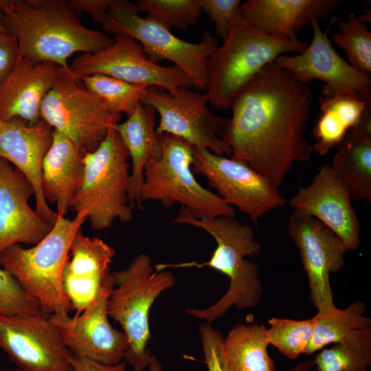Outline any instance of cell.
<instances>
[{
  "instance_id": "cell-33",
  "label": "cell",
  "mask_w": 371,
  "mask_h": 371,
  "mask_svg": "<svg viewBox=\"0 0 371 371\" xmlns=\"http://www.w3.org/2000/svg\"><path fill=\"white\" fill-rule=\"evenodd\" d=\"M267 329L269 344L276 347L286 357L295 359L306 349L312 337L314 318L294 320L271 317Z\"/></svg>"
},
{
  "instance_id": "cell-34",
  "label": "cell",
  "mask_w": 371,
  "mask_h": 371,
  "mask_svg": "<svg viewBox=\"0 0 371 371\" xmlns=\"http://www.w3.org/2000/svg\"><path fill=\"white\" fill-rule=\"evenodd\" d=\"M138 12L172 27L186 31L197 24L201 9L199 0H139L134 3Z\"/></svg>"
},
{
  "instance_id": "cell-8",
  "label": "cell",
  "mask_w": 371,
  "mask_h": 371,
  "mask_svg": "<svg viewBox=\"0 0 371 371\" xmlns=\"http://www.w3.org/2000/svg\"><path fill=\"white\" fill-rule=\"evenodd\" d=\"M161 155L144 168L142 203L157 201L166 207L178 203L196 218L235 216L234 208L203 187L192 172L193 146L177 136L159 135Z\"/></svg>"
},
{
  "instance_id": "cell-21",
  "label": "cell",
  "mask_w": 371,
  "mask_h": 371,
  "mask_svg": "<svg viewBox=\"0 0 371 371\" xmlns=\"http://www.w3.org/2000/svg\"><path fill=\"white\" fill-rule=\"evenodd\" d=\"M115 251L102 239L89 237L80 229L70 246L62 273V286L75 314L96 297L110 272Z\"/></svg>"
},
{
  "instance_id": "cell-30",
  "label": "cell",
  "mask_w": 371,
  "mask_h": 371,
  "mask_svg": "<svg viewBox=\"0 0 371 371\" xmlns=\"http://www.w3.org/2000/svg\"><path fill=\"white\" fill-rule=\"evenodd\" d=\"M318 371H352L371 366V328L355 330L313 361Z\"/></svg>"
},
{
  "instance_id": "cell-43",
  "label": "cell",
  "mask_w": 371,
  "mask_h": 371,
  "mask_svg": "<svg viewBox=\"0 0 371 371\" xmlns=\"http://www.w3.org/2000/svg\"><path fill=\"white\" fill-rule=\"evenodd\" d=\"M10 0H0V7L3 8L9 3Z\"/></svg>"
},
{
  "instance_id": "cell-5",
  "label": "cell",
  "mask_w": 371,
  "mask_h": 371,
  "mask_svg": "<svg viewBox=\"0 0 371 371\" xmlns=\"http://www.w3.org/2000/svg\"><path fill=\"white\" fill-rule=\"evenodd\" d=\"M87 220L83 212L74 219L58 216L51 231L37 244L13 245L0 254V267L10 272L39 303L43 313L66 315L72 309L62 286V273L76 234Z\"/></svg>"
},
{
  "instance_id": "cell-3",
  "label": "cell",
  "mask_w": 371,
  "mask_h": 371,
  "mask_svg": "<svg viewBox=\"0 0 371 371\" xmlns=\"http://www.w3.org/2000/svg\"><path fill=\"white\" fill-rule=\"evenodd\" d=\"M170 224H187L204 230L215 240L216 247L207 261L161 263L155 265V270L208 267L225 275L229 281L226 293L218 302L202 309L187 308L188 315L212 324L232 306L242 310L257 305L264 291L259 269L256 264L245 258L258 255L260 245L249 225L227 216L196 218L183 207Z\"/></svg>"
},
{
  "instance_id": "cell-1",
  "label": "cell",
  "mask_w": 371,
  "mask_h": 371,
  "mask_svg": "<svg viewBox=\"0 0 371 371\" xmlns=\"http://www.w3.org/2000/svg\"><path fill=\"white\" fill-rule=\"evenodd\" d=\"M313 99L308 84L274 63L266 65L230 106L222 139L231 158L279 188L294 165L313 152L305 135Z\"/></svg>"
},
{
  "instance_id": "cell-40",
  "label": "cell",
  "mask_w": 371,
  "mask_h": 371,
  "mask_svg": "<svg viewBox=\"0 0 371 371\" xmlns=\"http://www.w3.org/2000/svg\"><path fill=\"white\" fill-rule=\"evenodd\" d=\"M70 362L73 371H126L125 361L117 365H104L71 355Z\"/></svg>"
},
{
  "instance_id": "cell-29",
  "label": "cell",
  "mask_w": 371,
  "mask_h": 371,
  "mask_svg": "<svg viewBox=\"0 0 371 371\" xmlns=\"http://www.w3.org/2000/svg\"><path fill=\"white\" fill-rule=\"evenodd\" d=\"M365 309L363 302L355 301L345 309L336 308L330 314H316L312 337L304 354L311 355L330 344H337L355 330L370 328L371 319L363 315Z\"/></svg>"
},
{
  "instance_id": "cell-2",
  "label": "cell",
  "mask_w": 371,
  "mask_h": 371,
  "mask_svg": "<svg viewBox=\"0 0 371 371\" xmlns=\"http://www.w3.org/2000/svg\"><path fill=\"white\" fill-rule=\"evenodd\" d=\"M1 10L20 55L32 62L71 70L67 59L72 54L96 53L113 42L104 32L84 25L69 0H10Z\"/></svg>"
},
{
  "instance_id": "cell-10",
  "label": "cell",
  "mask_w": 371,
  "mask_h": 371,
  "mask_svg": "<svg viewBox=\"0 0 371 371\" xmlns=\"http://www.w3.org/2000/svg\"><path fill=\"white\" fill-rule=\"evenodd\" d=\"M71 69L57 66L53 85L41 108V118L70 139L84 154L95 150L121 115L78 85Z\"/></svg>"
},
{
  "instance_id": "cell-15",
  "label": "cell",
  "mask_w": 371,
  "mask_h": 371,
  "mask_svg": "<svg viewBox=\"0 0 371 371\" xmlns=\"http://www.w3.org/2000/svg\"><path fill=\"white\" fill-rule=\"evenodd\" d=\"M288 232L299 249L317 314L332 313L337 307L333 302L330 274L344 267L348 249L329 227L297 210L289 216Z\"/></svg>"
},
{
  "instance_id": "cell-28",
  "label": "cell",
  "mask_w": 371,
  "mask_h": 371,
  "mask_svg": "<svg viewBox=\"0 0 371 371\" xmlns=\"http://www.w3.org/2000/svg\"><path fill=\"white\" fill-rule=\"evenodd\" d=\"M267 327L262 324H238L223 341L229 371H276L269 355Z\"/></svg>"
},
{
  "instance_id": "cell-37",
  "label": "cell",
  "mask_w": 371,
  "mask_h": 371,
  "mask_svg": "<svg viewBox=\"0 0 371 371\" xmlns=\"http://www.w3.org/2000/svg\"><path fill=\"white\" fill-rule=\"evenodd\" d=\"M205 363L207 371H229L223 352V335L207 323L201 324L199 328Z\"/></svg>"
},
{
  "instance_id": "cell-17",
  "label": "cell",
  "mask_w": 371,
  "mask_h": 371,
  "mask_svg": "<svg viewBox=\"0 0 371 371\" xmlns=\"http://www.w3.org/2000/svg\"><path fill=\"white\" fill-rule=\"evenodd\" d=\"M336 20L333 18L324 32L319 21L313 19L310 21L313 38L307 48L295 56L281 55L273 63L306 84L317 79L338 91L371 95L370 75L358 71L341 58L328 38Z\"/></svg>"
},
{
  "instance_id": "cell-6",
  "label": "cell",
  "mask_w": 371,
  "mask_h": 371,
  "mask_svg": "<svg viewBox=\"0 0 371 371\" xmlns=\"http://www.w3.org/2000/svg\"><path fill=\"white\" fill-rule=\"evenodd\" d=\"M129 155L114 128L98 147L83 154V177L71 210L86 214L92 229L111 227L115 221L127 223L133 217L128 194L131 172Z\"/></svg>"
},
{
  "instance_id": "cell-12",
  "label": "cell",
  "mask_w": 371,
  "mask_h": 371,
  "mask_svg": "<svg viewBox=\"0 0 371 371\" xmlns=\"http://www.w3.org/2000/svg\"><path fill=\"white\" fill-rule=\"evenodd\" d=\"M192 168L194 174L205 177L222 199L248 216L256 225L286 203L278 187L243 161L193 147Z\"/></svg>"
},
{
  "instance_id": "cell-32",
  "label": "cell",
  "mask_w": 371,
  "mask_h": 371,
  "mask_svg": "<svg viewBox=\"0 0 371 371\" xmlns=\"http://www.w3.org/2000/svg\"><path fill=\"white\" fill-rule=\"evenodd\" d=\"M339 31L332 36L341 48L348 63L358 71L371 74V32L365 23L354 14L337 23Z\"/></svg>"
},
{
  "instance_id": "cell-31",
  "label": "cell",
  "mask_w": 371,
  "mask_h": 371,
  "mask_svg": "<svg viewBox=\"0 0 371 371\" xmlns=\"http://www.w3.org/2000/svg\"><path fill=\"white\" fill-rule=\"evenodd\" d=\"M84 87L98 96L113 113L128 117L144 95L147 87L103 74L81 76Z\"/></svg>"
},
{
  "instance_id": "cell-35",
  "label": "cell",
  "mask_w": 371,
  "mask_h": 371,
  "mask_svg": "<svg viewBox=\"0 0 371 371\" xmlns=\"http://www.w3.org/2000/svg\"><path fill=\"white\" fill-rule=\"evenodd\" d=\"M0 314L45 315L38 301L24 289L10 272L1 267H0Z\"/></svg>"
},
{
  "instance_id": "cell-20",
  "label": "cell",
  "mask_w": 371,
  "mask_h": 371,
  "mask_svg": "<svg viewBox=\"0 0 371 371\" xmlns=\"http://www.w3.org/2000/svg\"><path fill=\"white\" fill-rule=\"evenodd\" d=\"M32 184L0 157V254L15 244L34 245L52 229L29 205Z\"/></svg>"
},
{
  "instance_id": "cell-4",
  "label": "cell",
  "mask_w": 371,
  "mask_h": 371,
  "mask_svg": "<svg viewBox=\"0 0 371 371\" xmlns=\"http://www.w3.org/2000/svg\"><path fill=\"white\" fill-rule=\"evenodd\" d=\"M308 44L270 36L236 14L223 44L209 56L206 93L209 105L227 109L253 78L268 64L286 52L301 53Z\"/></svg>"
},
{
  "instance_id": "cell-23",
  "label": "cell",
  "mask_w": 371,
  "mask_h": 371,
  "mask_svg": "<svg viewBox=\"0 0 371 371\" xmlns=\"http://www.w3.org/2000/svg\"><path fill=\"white\" fill-rule=\"evenodd\" d=\"M340 0H248L240 6L243 17L263 33L297 41L296 33L313 19L326 18Z\"/></svg>"
},
{
  "instance_id": "cell-18",
  "label": "cell",
  "mask_w": 371,
  "mask_h": 371,
  "mask_svg": "<svg viewBox=\"0 0 371 371\" xmlns=\"http://www.w3.org/2000/svg\"><path fill=\"white\" fill-rule=\"evenodd\" d=\"M351 201L348 188L330 166L324 165L308 186L297 188L289 205L329 227L348 251H356L360 246L361 225Z\"/></svg>"
},
{
  "instance_id": "cell-36",
  "label": "cell",
  "mask_w": 371,
  "mask_h": 371,
  "mask_svg": "<svg viewBox=\"0 0 371 371\" xmlns=\"http://www.w3.org/2000/svg\"><path fill=\"white\" fill-rule=\"evenodd\" d=\"M201 9L215 24V34L224 40L241 5L240 0H199Z\"/></svg>"
},
{
  "instance_id": "cell-7",
  "label": "cell",
  "mask_w": 371,
  "mask_h": 371,
  "mask_svg": "<svg viewBox=\"0 0 371 371\" xmlns=\"http://www.w3.org/2000/svg\"><path fill=\"white\" fill-rule=\"evenodd\" d=\"M115 284L107 302V311L121 326L128 341L124 361L134 371L148 368L152 355L149 312L155 300L173 287L176 278L166 270L157 271L146 254L135 256L125 269L115 271Z\"/></svg>"
},
{
  "instance_id": "cell-22",
  "label": "cell",
  "mask_w": 371,
  "mask_h": 371,
  "mask_svg": "<svg viewBox=\"0 0 371 371\" xmlns=\"http://www.w3.org/2000/svg\"><path fill=\"white\" fill-rule=\"evenodd\" d=\"M57 65L32 62L20 55L0 86V119H21L29 125L41 118L42 102L52 87Z\"/></svg>"
},
{
  "instance_id": "cell-9",
  "label": "cell",
  "mask_w": 371,
  "mask_h": 371,
  "mask_svg": "<svg viewBox=\"0 0 371 371\" xmlns=\"http://www.w3.org/2000/svg\"><path fill=\"white\" fill-rule=\"evenodd\" d=\"M100 24L105 32L135 39L153 63L172 62L189 78L193 88L206 92L207 61L219 45L218 40L209 31L198 43L186 41L159 22L140 16L134 3L127 0H112Z\"/></svg>"
},
{
  "instance_id": "cell-25",
  "label": "cell",
  "mask_w": 371,
  "mask_h": 371,
  "mask_svg": "<svg viewBox=\"0 0 371 371\" xmlns=\"http://www.w3.org/2000/svg\"><path fill=\"white\" fill-rule=\"evenodd\" d=\"M330 166L348 188L352 201L371 202V103L357 124L337 146Z\"/></svg>"
},
{
  "instance_id": "cell-42",
  "label": "cell",
  "mask_w": 371,
  "mask_h": 371,
  "mask_svg": "<svg viewBox=\"0 0 371 371\" xmlns=\"http://www.w3.org/2000/svg\"><path fill=\"white\" fill-rule=\"evenodd\" d=\"M7 32L3 23V16L1 8L0 7V32Z\"/></svg>"
},
{
  "instance_id": "cell-38",
  "label": "cell",
  "mask_w": 371,
  "mask_h": 371,
  "mask_svg": "<svg viewBox=\"0 0 371 371\" xmlns=\"http://www.w3.org/2000/svg\"><path fill=\"white\" fill-rule=\"evenodd\" d=\"M19 56L16 38L7 32H0V86L10 76Z\"/></svg>"
},
{
  "instance_id": "cell-19",
  "label": "cell",
  "mask_w": 371,
  "mask_h": 371,
  "mask_svg": "<svg viewBox=\"0 0 371 371\" xmlns=\"http://www.w3.org/2000/svg\"><path fill=\"white\" fill-rule=\"evenodd\" d=\"M54 129L43 120L29 125L21 119H0V157L14 165L32 184L36 211L54 225L58 214L44 198L41 186V166L53 139Z\"/></svg>"
},
{
  "instance_id": "cell-11",
  "label": "cell",
  "mask_w": 371,
  "mask_h": 371,
  "mask_svg": "<svg viewBox=\"0 0 371 371\" xmlns=\"http://www.w3.org/2000/svg\"><path fill=\"white\" fill-rule=\"evenodd\" d=\"M141 102L159 114L157 134L168 133L219 156L231 157V148L222 136L229 118L214 113L209 108L207 93L177 88L172 92L156 86L147 87Z\"/></svg>"
},
{
  "instance_id": "cell-41",
  "label": "cell",
  "mask_w": 371,
  "mask_h": 371,
  "mask_svg": "<svg viewBox=\"0 0 371 371\" xmlns=\"http://www.w3.org/2000/svg\"><path fill=\"white\" fill-rule=\"evenodd\" d=\"M148 368V371H162V365L155 356L152 355Z\"/></svg>"
},
{
  "instance_id": "cell-39",
  "label": "cell",
  "mask_w": 371,
  "mask_h": 371,
  "mask_svg": "<svg viewBox=\"0 0 371 371\" xmlns=\"http://www.w3.org/2000/svg\"><path fill=\"white\" fill-rule=\"evenodd\" d=\"M80 11L89 14L93 20L101 23L105 16L112 0H69Z\"/></svg>"
},
{
  "instance_id": "cell-44",
  "label": "cell",
  "mask_w": 371,
  "mask_h": 371,
  "mask_svg": "<svg viewBox=\"0 0 371 371\" xmlns=\"http://www.w3.org/2000/svg\"><path fill=\"white\" fill-rule=\"evenodd\" d=\"M352 371H370V370H368V369H361V370H352Z\"/></svg>"
},
{
  "instance_id": "cell-24",
  "label": "cell",
  "mask_w": 371,
  "mask_h": 371,
  "mask_svg": "<svg viewBox=\"0 0 371 371\" xmlns=\"http://www.w3.org/2000/svg\"><path fill=\"white\" fill-rule=\"evenodd\" d=\"M83 153L67 136L54 130L52 144L41 166V186L47 202L65 217L83 177Z\"/></svg>"
},
{
  "instance_id": "cell-26",
  "label": "cell",
  "mask_w": 371,
  "mask_h": 371,
  "mask_svg": "<svg viewBox=\"0 0 371 371\" xmlns=\"http://www.w3.org/2000/svg\"><path fill=\"white\" fill-rule=\"evenodd\" d=\"M155 110L139 102L127 120L117 123L114 128L124 142L131 159V172L128 203L142 210L141 190L146 163L161 155V148L156 133Z\"/></svg>"
},
{
  "instance_id": "cell-27",
  "label": "cell",
  "mask_w": 371,
  "mask_h": 371,
  "mask_svg": "<svg viewBox=\"0 0 371 371\" xmlns=\"http://www.w3.org/2000/svg\"><path fill=\"white\" fill-rule=\"evenodd\" d=\"M319 102L320 114L313 129L316 139L313 149L323 156L337 146L357 124L371 103V95L343 92L325 85Z\"/></svg>"
},
{
  "instance_id": "cell-45",
  "label": "cell",
  "mask_w": 371,
  "mask_h": 371,
  "mask_svg": "<svg viewBox=\"0 0 371 371\" xmlns=\"http://www.w3.org/2000/svg\"><path fill=\"white\" fill-rule=\"evenodd\" d=\"M16 371H20V370H16Z\"/></svg>"
},
{
  "instance_id": "cell-14",
  "label": "cell",
  "mask_w": 371,
  "mask_h": 371,
  "mask_svg": "<svg viewBox=\"0 0 371 371\" xmlns=\"http://www.w3.org/2000/svg\"><path fill=\"white\" fill-rule=\"evenodd\" d=\"M70 68L77 80L103 74L134 85L159 87L169 92L181 87L193 88L181 69L153 63L137 41L124 35H115L109 46L96 53L81 54Z\"/></svg>"
},
{
  "instance_id": "cell-13",
  "label": "cell",
  "mask_w": 371,
  "mask_h": 371,
  "mask_svg": "<svg viewBox=\"0 0 371 371\" xmlns=\"http://www.w3.org/2000/svg\"><path fill=\"white\" fill-rule=\"evenodd\" d=\"M115 284L111 272L96 297L80 314L51 315L49 319L74 356L104 365H117L124 358L128 341L109 321L107 302Z\"/></svg>"
},
{
  "instance_id": "cell-16",
  "label": "cell",
  "mask_w": 371,
  "mask_h": 371,
  "mask_svg": "<svg viewBox=\"0 0 371 371\" xmlns=\"http://www.w3.org/2000/svg\"><path fill=\"white\" fill-rule=\"evenodd\" d=\"M0 348L20 371H73L72 354L45 315L0 314Z\"/></svg>"
}]
</instances>
